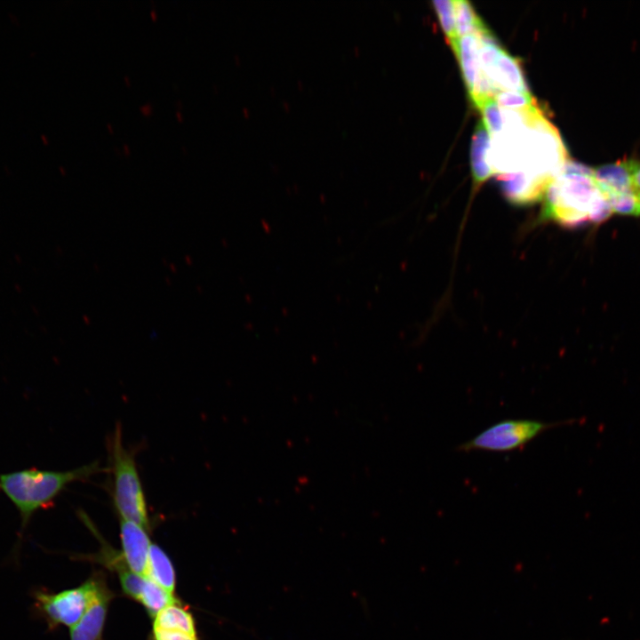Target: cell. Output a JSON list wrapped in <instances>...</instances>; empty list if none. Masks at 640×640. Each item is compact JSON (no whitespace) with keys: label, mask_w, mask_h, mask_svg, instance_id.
<instances>
[{"label":"cell","mask_w":640,"mask_h":640,"mask_svg":"<svg viewBox=\"0 0 640 640\" xmlns=\"http://www.w3.org/2000/svg\"><path fill=\"white\" fill-rule=\"evenodd\" d=\"M564 422H544L528 419L502 420L460 444L462 452L474 451L507 452L525 446L541 433Z\"/></svg>","instance_id":"5b68a950"},{"label":"cell","mask_w":640,"mask_h":640,"mask_svg":"<svg viewBox=\"0 0 640 640\" xmlns=\"http://www.w3.org/2000/svg\"><path fill=\"white\" fill-rule=\"evenodd\" d=\"M491 136L484 121H480L472 137L470 161L474 180L479 185L493 172L490 163Z\"/></svg>","instance_id":"7c38bea8"},{"label":"cell","mask_w":640,"mask_h":640,"mask_svg":"<svg viewBox=\"0 0 640 640\" xmlns=\"http://www.w3.org/2000/svg\"><path fill=\"white\" fill-rule=\"evenodd\" d=\"M477 108L482 112L484 123L485 124L490 136H493L503 129V118L500 107L494 97L484 100Z\"/></svg>","instance_id":"ffe728a7"},{"label":"cell","mask_w":640,"mask_h":640,"mask_svg":"<svg viewBox=\"0 0 640 640\" xmlns=\"http://www.w3.org/2000/svg\"><path fill=\"white\" fill-rule=\"evenodd\" d=\"M120 537L122 542V556L130 570L146 575L150 540L147 530L141 526L121 519Z\"/></svg>","instance_id":"30bf717a"},{"label":"cell","mask_w":640,"mask_h":640,"mask_svg":"<svg viewBox=\"0 0 640 640\" xmlns=\"http://www.w3.org/2000/svg\"><path fill=\"white\" fill-rule=\"evenodd\" d=\"M105 471L106 468L94 461L66 471L35 468L0 474V492L20 514V538L33 515L50 507L70 484Z\"/></svg>","instance_id":"7a4b0ae2"},{"label":"cell","mask_w":640,"mask_h":640,"mask_svg":"<svg viewBox=\"0 0 640 640\" xmlns=\"http://www.w3.org/2000/svg\"><path fill=\"white\" fill-rule=\"evenodd\" d=\"M632 186L636 192L640 191V163H638L637 166L633 172L632 174Z\"/></svg>","instance_id":"7402d4cb"},{"label":"cell","mask_w":640,"mask_h":640,"mask_svg":"<svg viewBox=\"0 0 640 640\" xmlns=\"http://www.w3.org/2000/svg\"><path fill=\"white\" fill-rule=\"evenodd\" d=\"M500 111L503 129L491 136L493 174L522 172L548 188L569 160L557 129L538 104L523 111Z\"/></svg>","instance_id":"6da1fadb"},{"label":"cell","mask_w":640,"mask_h":640,"mask_svg":"<svg viewBox=\"0 0 640 640\" xmlns=\"http://www.w3.org/2000/svg\"><path fill=\"white\" fill-rule=\"evenodd\" d=\"M602 195L593 170L568 160L545 193L542 218L567 228L583 225Z\"/></svg>","instance_id":"3957f363"},{"label":"cell","mask_w":640,"mask_h":640,"mask_svg":"<svg viewBox=\"0 0 640 640\" xmlns=\"http://www.w3.org/2000/svg\"><path fill=\"white\" fill-rule=\"evenodd\" d=\"M476 36L480 68L496 93L529 92L519 60L502 49L489 29Z\"/></svg>","instance_id":"8992f818"},{"label":"cell","mask_w":640,"mask_h":640,"mask_svg":"<svg viewBox=\"0 0 640 640\" xmlns=\"http://www.w3.org/2000/svg\"><path fill=\"white\" fill-rule=\"evenodd\" d=\"M453 4L458 37L468 34L477 35L487 29L468 1L455 0Z\"/></svg>","instance_id":"9a60e30c"},{"label":"cell","mask_w":640,"mask_h":640,"mask_svg":"<svg viewBox=\"0 0 640 640\" xmlns=\"http://www.w3.org/2000/svg\"><path fill=\"white\" fill-rule=\"evenodd\" d=\"M433 4L445 36L452 48L459 38L456 32L453 1L436 0Z\"/></svg>","instance_id":"e0dca14e"},{"label":"cell","mask_w":640,"mask_h":640,"mask_svg":"<svg viewBox=\"0 0 640 640\" xmlns=\"http://www.w3.org/2000/svg\"><path fill=\"white\" fill-rule=\"evenodd\" d=\"M460 62L471 100L476 106L496 92L482 73L477 56V36L468 34L458 38L452 47Z\"/></svg>","instance_id":"ba28073f"},{"label":"cell","mask_w":640,"mask_h":640,"mask_svg":"<svg viewBox=\"0 0 640 640\" xmlns=\"http://www.w3.org/2000/svg\"><path fill=\"white\" fill-rule=\"evenodd\" d=\"M97 576L83 585L59 593L43 589L33 593L35 611L46 621L50 628L60 625L73 628L83 617L92 596Z\"/></svg>","instance_id":"52a82bcc"},{"label":"cell","mask_w":640,"mask_h":640,"mask_svg":"<svg viewBox=\"0 0 640 640\" xmlns=\"http://www.w3.org/2000/svg\"><path fill=\"white\" fill-rule=\"evenodd\" d=\"M146 577L173 594L175 573L167 555L156 544H151L148 553Z\"/></svg>","instance_id":"4fadbf2b"},{"label":"cell","mask_w":640,"mask_h":640,"mask_svg":"<svg viewBox=\"0 0 640 640\" xmlns=\"http://www.w3.org/2000/svg\"><path fill=\"white\" fill-rule=\"evenodd\" d=\"M109 471L113 474V502L120 519L149 528L148 509L135 457L124 444L116 425L108 441Z\"/></svg>","instance_id":"277c9868"},{"label":"cell","mask_w":640,"mask_h":640,"mask_svg":"<svg viewBox=\"0 0 640 640\" xmlns=\"http://www.w3.org/2000/svg\"><path fill=\"white\" fill-rule=\"evenodd\" d=\"M154 640H197V637L180 631L165 630L154 628Z\"/></svg>","instance_id":"44dd1931"},{"label":"cell","mask_w":640,"mask_h":640,"mask_svg":"<svg viewBox=\"0 0 640 640\" xmlns=\"http://www.w3.org/2000/svg\"><path fill=\"white\" fill-rule=\"evenodd\" d=\"M154 628L183 632L196 636L192 614L179 602L162 609L155 617Z\"/></svg>","instance_id":"5bb4252c"},{"label":"cell","mask_w":640,"mask_h":640,"mask_svg":"<svg viewBox=\"0 0 640 640\" xmlns=\"http://www.w3.org/2000/svg\"><path fill=\"white\" fill-rule=\"evenodd\" d=\"M494 99L500 108L515 111L527 110L537 104L530 92H499Z\"/></svg>","instance_id":"ac0fdd59"},{"label":"cell","mask_w":640,"mask_h":640,"mask_svg":"<svg viewBox=\"0 0 640 640\" xmlns=\"http://www.w3.org/2000/svg\"><path fill=\"white\" fill-rule=\"evenodd\" d=\"M638 163L633 159H623L593 170L600 191L605 196L633 191L632 174Z\"/></svg>","instance_id":"8fae6325"},{"label":"cell","mask_w":640,"mask_h":640,"mask_svg":"<svg viewBox=\"0 0 640 640\" xmlns=\"http://www.w3.org/2000/svg\"><path fill=\"white\" fill-rule=\"evenodd\" d=\"M636 193H637V197H638L639 206H640V191H639V192H636Z\"/></svg>","instance_id":"603a6c76"},{"label":"cell","mask_w":640,"mask_h":640,"mask_svg":"<svg viewBox=\"0 0 640 640\" xmlns=\"http://www.w3.org/2000/svg\"><path fill=\"white\" fill-rule=\"evenodd\" d=\"M139 601L145 606L148 613L155 617L164 607L178 602L172 593L148 578Z\"/></svg>","instance_id":"2e32d148"},{"label":"cell","mask_w":640,"mask_h":640,"mask_svg":"<svg viewBox=\"0 0 640 640\" xmlns=\"http://www.w3.org/2000/svg\"><path fill=\"white\" fill-rule=\"evenodd\" d=\"M111 597L105 580L97 576L92 596L83 617L70 630V640H101Z\"/></svg>","instance_id":"9c48e42d"},{"label":"cell","mask_w":640,"mask_h":640,"mask_svg":"<svg viewBox=\"0 0 640 640\" xmlns=\"http://www.w3.org/2000/svg\"><path fill=\"white\" fill-rule=\"evenodd\" d=\"M605 196L608 198L613 212L625 215H640L639 201L636 191L611 194Z\"/></svg>","instance_id":"d6986e66"}]
</instances>
